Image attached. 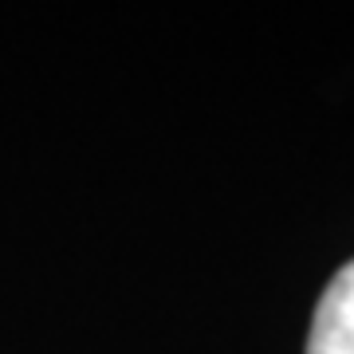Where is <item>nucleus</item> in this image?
<instances>
[{"label":"nucleus","instance_id":"f257e3e1","mask_svg":"<svg viewBox=\"0 0 354 354\" xmlns=\"http://www.w3.org/2000/svg\"><path fill=\"white\" fill-rule=\"evenodd\" d=\"M307 354H354V260L323 291L311 319Z\"/></svg>","mask_w":354,"mask_h":354}]
</instances>
